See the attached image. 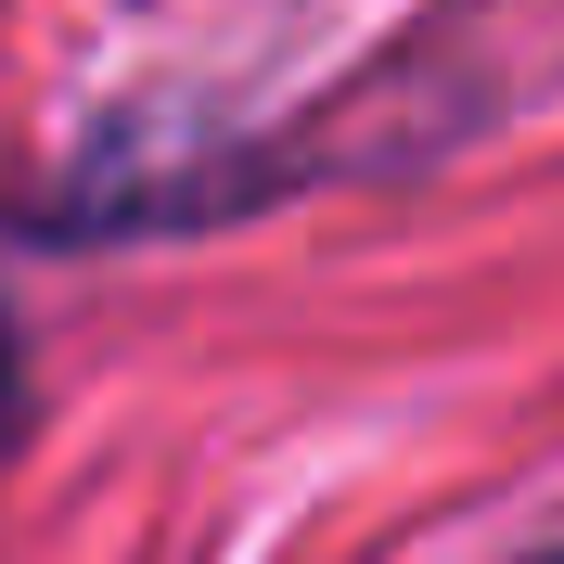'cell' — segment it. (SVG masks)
Masks as SVG:
<instances>
[{"label":"cell","instance_id":"cell-1","mask_svg":"<svg viewBox=\"0 0 564 564\" xmlns=\"http://www.w3.org/2000/svg\"><path fill=\"white\" fill-rule=\"evenodd\" d=\"M0 398H13V334H0Z\"/></svg>","mask_w":564,"mask_h":564}]
</instances>
